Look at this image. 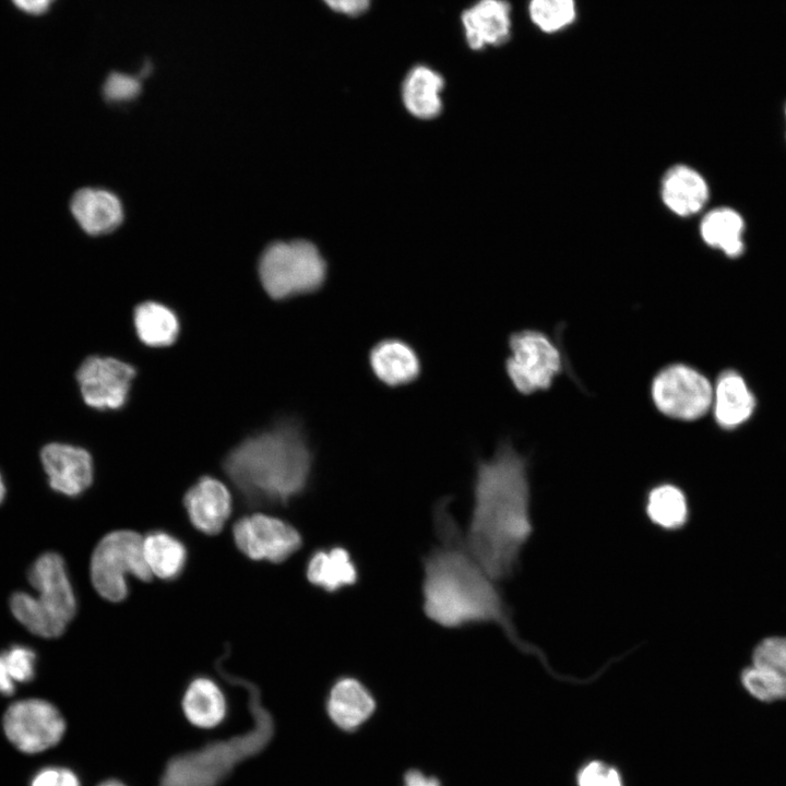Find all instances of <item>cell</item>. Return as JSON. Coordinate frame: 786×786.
I'll use <instances>...</instances> for the list:
<instances>
[{
  "instance_id": "6da1fadb",
  "label": "cell",
  "mask_w": 786,
  "mask_h": 786,
  "mask_svg": "<svg viewBox=\"0 0 786 786\" xmlns=\"http://www.w3.org/2000/svg\"><path fill=\"white\" fill-rule=\"evenodd\" d=\"M450 501V498H442L433 508V526L439 545L422 558L424 614L446 629L497 624L515 647L537 656L546 670L556 676L543 652L517 635L512 612L496 581L468 551L464 533L449 512Z\"/></svg>"
},
{
  "instance_id": "7a4b0ae2",
  "label": "cell",
  "mask_w": 786,
  "mask_h": 786,
  "mask_svg": "<svg viewBox=\"0 0 786 786\" xmlns=\"http://www.w3.org/2000/svg\"><path fill=\"white\" fill-rule=\"evenodd\" d=\"M531 489L525 458L508 441L480 460L473 483V507L465 545L496 582L511 577L533 535Z\"/></svg>"
},
{
  "instance_id": "3957f363",
  "label": "cell",
  "mask_w": 786,
  "mask_h": 786,
  "mask_svg": "<svg viewBox=\"0 0 786 786\" xmlns=\"http://www.w3.org/2000/svg\"><path fill=\"white\" fill-rule=\"evenodd\" d=\"M313 452L301 424L286 418L243 440L224 469L250 505H286L309 487Z\"/></svg>"
},
{
  "instance_id": "277c9868",
  "label": "cell",
  "mask_w": 786,
  "mask_h": 786,
  "mask_svg": "<svg viewBox=\"0 0 786 786\" xmlns=\"http://www.w3.org/2000/svg\"><path fill=\"white\" fill-rule=\"evenodd\" d=\"M224 657L215 663L217 672L230 684L248 693L253 727L243 735L219 740L182 753L168 761L158 786H216L245 759L260 752L274 734V720L261 702L257 684L224 668Z\"/></svg>"
},
{
  "instance_id": "5b68a950",
  "label": "cell",
  "mask_w": 786,
  "mask_h": 786,
  "mask_svg": "<svg viewBox=\"0 0 786 786\" xmlns=\"http://www.w3.org/2000/svg\"><path fill=\"white\" fill-rule=\"evenodd\" d=\"M35 594L17 591L9 598L11 614L27 631L44 639L61 636L78 612V598L61 555L47 551L28 567Z\"/></svg>"
},
{
  "instance_id": "8992f818",
  "label": "cell",
  "mask_w": 786,
  "mask_h": 786,
  "mask_svg": "<svg viewBox=\"0 0 786 786\" xmlns=\"http://www.w3.org/2000/svg\"><path fill=\"white\" fill-rule=\"evenodd\" d=\"M325 273L324 260L306 240L274 242L264 250L259 262L263 288L276 300L317 290L322 286Z\"/></svg>"
},
{
  "instance_id": "52a82bcc",
  "label": "cell",
  "mask_w": 786,
  "mask_h": 786,
  "mask_svg": "<svg viewBox=\"0 0 786 786\" xmlns=\"http://www.w3.org/2000/svg\"><path fill=\"white\" fill-rule=\"evenodd\" d=\"M151 582L153 575L143 555V537L131 529L106 534L95 546L90 561L94 590L110 603H121L129 595L128 576Z\"/></svg>"
},
{
  "instance_id": "ba28073f",
  "label": "cell",
  "mask_w": 786,
  "mask_h": 786,
  "mask_svg": "<svg viewBox=\"0 0 786 786\" xmlns=\"http://www.w3.org/2000/svg\"><path fill=\"white\" fill-rule=\"evenodd\" d=\"M509 346L505 369L514 388L523 394L548 389L561 369L560 353L548 336L525 330L514 333Z\"/></svg>"
},
{
  "instance_id": "9c48e42d",
  "label": "cell",
  "mask_w": 786,
  "mask_h": 786,
  "mask_svg": "<svg viewBox=\"0 0 786 786\" xmlns=\"http://www.w3.org/2000/svg\"><path fill=\"white\" fill-rule=\"evenodd\" d=\"M652 397L664 415L680 420H694L712 406L713 388L698 370L676 364L664 368L654 378Z\"/></svg>"
},
{
  "instance_id": "30bf717a",
  "label": "cell",
  "mask_w": 786,
  "mask_h": 786,
  "mask_svg": "<svg viewBox=\"0 0 786 786\" xmlns=\"http://www.w3.org/2000/svg\"><path fill=\"white\" fill-rule=\"evenodd\" d=\"M231 535L237 549L247 558L275 564L288 560L303 544L301 533L294 525L263 513L238 519Z\"/></svg>"
},
{
  "instance_id": "8fae6325",
  "label": "cell",
  "mask_w": 786,
  "mask_h": 786,
  "mask_svg": "<svg viewBox=\"0 0 786 786\" xmlns=\"http://www.w3.org/2000/svg\"><path fill=\"white\" fill-rule=\"evenodd\" d=\"M8 739L22 752L37 753L57 745L66 722L60 711L43 699H24L12 703L2 719Z\"/></svg>"
},
{
  "instance_id": "7c38bea8",
  "label": "cell",
  "mask_w": 786,
  "mask_h": 786,
  "mask_svg": "<svg viewBox=\"0 0 786 786\" xmlns=\"http://www.w3.org/2000/svg\"><path fill=\"white\" fill-rule=\"evenodd\" d=\"M134 377L131 365L98 355L85 358L75 372L83 402L99 410L122 407Z\"/></svg>"
},
{
  "instance_id": "4fadbf2b",
  "label": "cell",
  "mask_w": 786,
  "mask_h": 786,
  "mask_svg": "<svg viewBox=\"0 0 786 786\" xmlns=\"http://www.w3.org/2000/svg\"><path fill=\"white\" fill-rule=\"evenodd\" d=\"M38 457L49 488L59 495L76 498L94 480L93 458L84 448L52 441L40 448Z\"/></svg>"
},
{
  "instance_id": "5bb4252c",
  "label": "cell",
  "mask_w": 786,
  "mask_h": 786,
  "mask_svg": "<svg viewBox=\"0 0 786 786\" xmlns=\"http://www.w3.org/2000/svg\"><path fill=\"white\" fill-rule=\"evenodd\" d=\"M742 684L755 699H786V638H769L753 652L752 666L741 675Z\"/></svg>"
},
{
  "instance_id": "9a60e30c",
  "label": "cell",
  "mask_w": 786,
  "mask_h": 786,
  "mask_svg": "<svg viewBox=\"0 0 786 786\" xmlns=\"http://www.w3.org/2000/svg\"><path fill=\"white\" fill-rule=\"evenodd\" d=\"M183 505L191 525L202 534H219L233 510L231 495L221 480L211 476L200 478L183 497Z\"/></svg>"
},
{
  "instance_id": "2e32d148",
  "label": "cell",
  "mask_w": 786,
  "mask_h": 786,
  "mask_svg": "<svg viewBox=\"0 0 786 786\" xmlns=\"http://www.w3.org/2000/svg\"><path fill=\"white\" fill-rule=\"evenodd\" d=\"M512 8L507 0H478L461 14L467 46L481 50L498 47L511 37Z\"/></svg>"
},
{
  "instance_id": "e0dca14e",
  "label": "cell",
  "mask_w": 786,
  "mask_h": 786,
  "mask_svg": "<svg viewBox=\"0 0 786 786\" xmlns=\"http://www.w3.org/2000/svg\"><path fill=\"white\" fill-rule=\"evenodd\" d=\"M376 699L367 686L353 676H341L332 683L325 708L330 719L345 731H354L374 713Z\"/></svg>"
},
{
  "instance_id": "ac0fdd59",
  "label": "cell",
  "mask_w": 786,
  "mask_h": 786,
  "mask_svg": "<svg viewBox=\"0 0 786 786\" xmlns=\"http://www.w3.org/2000/svg\"><path fill=\"white\" fill-rule=\"evenodd\" d=\"M307 581L326 594H336L359 582V568L350 551L341 545L314 549L305 569Z\"/></svg>"
},
{
  "instance_id": "d6986e66",
  "label": "cell",
  "mask_w": 786,
  "mask_h": 786,
  "mask_svg": "<svg viewBox=\"0 0 786 786\" xmlns=\"http://www.w3.org/2000/svg\"><path fill=\"white\" fill-rule=\"evenodd\" d=\"M368 361L377 380L390 388L409 384L421 372L418 353L401 338L389 337L376 343L369 352Z\"/></svg>"
},
{
  "instance_id": "ffe728a7",
  "label": "cell",
  "mask_w": 786,
  "mask_h": 786,
  "mask_svg": "<svg viewBox=\"0 0 786 786\" xmlns=\"http://www.w3.org/2000/svg\"><path fill=\"white\" fill-rule=\"evenodd\" d=\"M660 193L664 204L672 213L688 217L705 206L710 188L698 170L687 165H676L665 172Z\"/></svg>"
},
{
  "instance_id": "44dd1931",
  "label": "cell",
  "mask_w": 786,
  "mask_h": 786,
  "mask_svg": "<svg viewBox=\"0 0 786 786\" xmlns=\"http://www.w3.org/2000/svg\"><path fill=\"white\" fill-rule=\"evenodd\" d=\"M71 212L83 230L93 236L112 231L123 218L120 200L114 193L97 188L76 191L71 200Z\"/></svg>"
},
{
  "instance_id": "7402d4cb",
  "label": "cell",
  "mask_w": 786,
  "mask_h": 786,
  "mask_svg": "<svg viewBox=\"0 0 786 786\" xmlns=\"http://www.w3.org/2000/svg\"><path fill=\"white\" fill-rule=\"evenodd\" d=\"M712 405L716 422L733 429L752 415L755 400L743 378L734 370L724 371L713 390Z\"/></svg>"
},
{
  "instance_id": "603a6c76",
  "label": "cell",
  "mask_w": 786,
  "mask_h": 786,
  "mask_svg": "<svg viewBox=\"0 0 786 786\" xmlns=\"http://www.w3.org/2000/svg\"><path fill=\"white\" fill-rule=\"evenodd\" d=\"M746 221L733 207L720 206L707 212L700 223L703 241L730 259L739 258L746 250Z\"/></svg>"
},
{
  "instance_id": "cb8c5ba5",
  "label": "cell",
  "mask_w": 786,
  "mask_h": 786,
  "mask_svg": "<svg viewBox=\"0 0 786 786\" xmlns=\"http://www.w3.org/2000/svg\"><path fill=\"white\" fill-rule=\"evenodd\" d=\"M182 710L192 725L212 728L221 724L226 716V696L214 679L196 676L186 688Z\"/></svg>"
},
{
  "instance_id": "d4e9b609",
  "label": "cell",
  "mask_w": 786,
  "mask_h": 786,
  "mask_svg": "<svg viewBox=\"0 0 786 786\" xmlns=\"http://www.w3.org/2000/svg\"><path fill=\"white\" fill-rule=\"evenodd\" d=\"M143 555L152 575L166 582L179 579L188 561L184 543L163 529L151 531L143 537Z\"/></svg>"
},
{
  "instance_id": "484cf974",
  "label": "cell",
  "mask_w": 786,
  "mask_h": 786,
  "mask_svg": "<svg viewBox=\"0 0 786 786\" xmlns=\"http://www.w3.org/2000/svg\"><path fill=\"white\" fill-rule=\"evenodd\" d=\"M443 78L431 68L418 64L409 70L402 85L403 102L416 117L429 119L437 116L442 107L440 92Z\"/></svg>"
},
{
  "instance_id": "4316f807",
  "label": "cell",
  "mask_w": 786,
  "mask_h": 786,
  "mask_svg": "<svg viewBox=\"0 0 786 786\" xmlns=\"http://www.w3.org/2000/svg\"><path fill=\"white\" fill-rule=\"evenodd\" d=\"M133 321L139 338L150 347L169 346L179 333L175 312L155 301L140 303L134 310Z\"/></svg>"
},
{
  "instance_id": "83f0119b",
  "label": "cell",
  "mask_w": 786,
  "mask_h": 786,
  "mask_svg": "<svg viewBox=\"0 0 786 786\" xmlns=\"http://www.w3.org/2000/svg\"><path fill=\"white\" fill-rule=\"evenodd\" d=\"M646 515L653 524L665 531H678L689 517L684 493L671 484L654 487L647 495Z\"/></svg>"
},
{
  "instance_id": "f1b7e54d",
  "label": "cell",
  "mask_w": 786,
  "mask_h": 786,
  "mask_svg": "<svg viewBox=\"0 0 786 786\" xmlns=\"http://www.w3.org/2000/svg\"><path fill=\"white\" fill-rule=\"evenodd\" d=\"M37 653L25 644H12L0 651V694L10 696L16 684L33 681L37 672Z\"/></svg>"
},
{
  "instance_id": "f546056e",
  "label": "cell",
  "mask_w": 786,
  "mask_h": 786,
  "mask_svg": "<svg viewBox=\"0 0 786 786\" xmlns=\"http://www.w3.org/2000/svg\"><path fill=\"white\" fill-rule=\"evenodd\" d=\"M527 10L533 24L546 34L561 32L576 20L575 0H529Z\"/></svg>"
},
{
  "instance_id": "4dcf8cb0",
  "label": "cell",
  "mask_w": 786,
  "mask_h": 786,
  "mask_svg": "<svg viewBox=\"0 0 786 786\" xmlns=\"http://www.w3.org/2000/svg\"><path fill=\"white\" fill-rule=\"evenodd\" d=\"M141 91V83L138 78L112 72L104 84V95L114 102L130 100L136 97Z\"/></svg>"
},
{
  "instance_id": "1f68e13d",
  "label": "cell",
  "mask_w": 786,
  "mask_h": 786,
  "mask_svg": "<svg viewBox=\"0 0 786 786\" xmlns=\"http://www.w3.org/2000/svg\"><path fill=\"white\" fill-rule=\"evenodd\" d=\"M579 786H622L619 773L598 761L588 763L579 774Z\"/></svg>"
},
{
  "instance_id": "d6a6232c",
  "label": "cell",
  "mask_w": 786,
  "mask_h": 786,
  "mask_svg": "<svg viewBox=\"0 0 786 786\" xmlns=\"http://www.w3.org/2000/svg\"><path fill=\"white\" fill-rule=\"evenodd\" d=\"M31 786H81L79 777L69 769L45 767L37 772Z\"/></svg>"
},
{
  "instance_id": "836d02e7",
  "label": "cell",
  "mask_w": 786,
  "mask_h": 786,
  "mask_svg": "<svg viewBox=\"0 0 786 786\" xmlns=\"http://www.w3.org/2000/svg\"><path fill=\"white\" fill-rule=\"evenodd\" d=\"M324 4L336 13L347 16H359L370 7L372 0H322Z\"/></svg>"
},
{
  "instance_id": "e575fe53",
  "label": "cell",
  "mask_w": 786,
  "mask_h": 786,
  "mask_svg": "<svg viewBox=\"0 0 786 786\" xmlns=\"http://www.w3.org/2000/svg\"><path fill=\"white\" fill-rule=\"evenodd\" d=\"M14 5L28 14H41L46 12L53 0H12Z\"/></svg>"
},
{
  "instance_id": "d590c367",
  "label": "cell",
  "mask_w": 786,
  "mask_h": 786,
  "mask_svg": "<svg viewBox=\"0 0 786 786\" xmlns=\"http://www.w3.org/2000/svg\"><path fill=\"white\" fill-rule=\"evenodd\" d=\"M404 782V786H440L437 778L426 776L417 770L408 771Z\"/></svg>"
},
{
  "instance_id": "8d00e7d4",
  "label": "cell",
  "mask_w": 786,
  "mask_h": 786,
  "mask_svg": "<svg viewBox=\"0 0 786 786\" xmlns=\"http://www.w3.org/2000/svg\"><path fill=\"white\" fill-rule=\"evenodd\" d=\"M7 484L2 473L0 472V505L3 503L7 497Z\"/></svg>"
},
{
  "instance_id": "74e56055",
  "label": "cell",
  "mask_w": 786,
  "mask_h": 786,
  "mask_svg": "<svg viewBox=\"0 0 786 786\" xmlns=\"http://www.w3.org/2000/svg\"><path fill=\"white\" fill-rule=\"evenodd\" d=\"M98 786H126V785L119 781L109 779V781H106V782L99 784Z\"/></svg>"
},
{
  "instance_id": "f35d334b",
  "label": "cell",
  "mask_w": 786,
  "mask_h": 786,
  "mask_svg": "<svg viewBox=\"0 0 786 786\" xmlns=\"http://www.w3.org/2000/svg\"><path fill=\"white\" fill-rule=\"evenodd\" d=\"M785 117H786V107H785Z\"/></svg>"
}]
</instances>
